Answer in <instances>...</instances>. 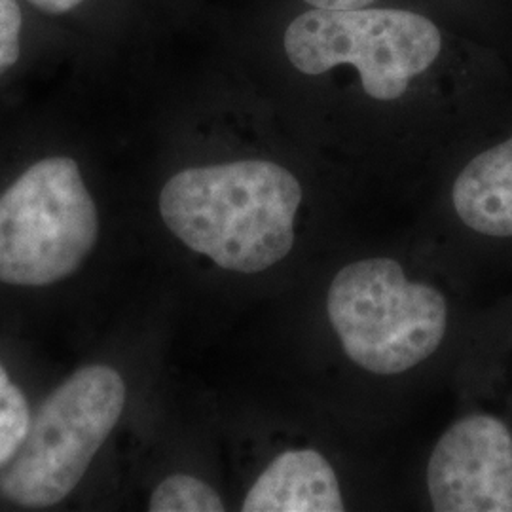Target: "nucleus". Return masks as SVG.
Masks as SVG:
<instances>
[{
	"label": "nucleus",
	"mask_w": 512,
	"mask_h": 512,
	"mask_svg": "<svg viewBox=\"0 0 512 512\" xmlns=\"http://www.w3.org/2000/svg\"><path fill=\"white\" fill-rule=\"evenodd\" d=\"M452 205L459 222L476 236L512 239V135L461 169Z\"/></svg>",
	"instance_id": "6e6552de"
},
{
	"label": "nucleus",
	"mask_w": 512,
	"mask_h": 512,
	"mask_svg": "<svg viewBox=\"0 0 512 512\" xmlns=\"http://www.w3.org/2000/svg\"><path fill=\"white\" fill-rule=\"evenodd\" d=\"M302 186L268 160L192 165L158 196L160 219L186 249L232 274L266 272L291 253Z\"/></svg>",
	"instance_id": "f257e3e1"
},
{
	"label": "nucleus",
	"mask_w": 512,
	"mask_h": 512,
	"mask_svg": "<svg viewBox=\"0 0 512 512\" xmlns=\"http://www.w3.org/2000/svg\"><path fill=\"white\" fill-rule=\"evenodd\" d=\"M283 44L300 73L317 76L353 65L368 97L395 101L437 61L442 35L431 19L416 12L313 8L294 19Z\"/></svg>",
	"instance_id": "39448f33"
},
{
	"label": "nucleus",
	"mask_w": 512,
	"mask_h": 512,
	"mask_svg": "<svg viewBox=\"0 0 512 512\" xmlns=\"http://www.w3.org/2000/svg\"><path fill=\"white\" fill-rule=\"evenodd\" d=\"M35 404H31L10 366L0 357V473L18 454L27 437Z\"/></svg>",
	"instance_id": "1a4fd4ad"
},
{
	"label": "nucleus",
	"mask_w": 512,
	"mask_h": 512,
	"mask_svg": "<svg viewBox=\"0 0 512 512\" xmlns=\"http://www.w3.org/2000/svg\"><path fill=\"white\" fill-rule=\"evenodd\" d=\"M31 16L19 0H0V78L21 63L31 37Z\"/></svg>",
	"instance_id": "9b49d317"
},
{
	"label": "nucleus",
	"mask_w": 512,
	"mask_h": 512,
	"mask_svg": "<svg viewBox=\"0 0 512 512\" xmlns=\"http://www.w3.org/2000/svg\"><path fill=\"white\" fill-rule=\"evenodd\" d=\"M31 14L44 18L74 19L88 14L95 0H19Z\"/></svg>",
	"instance_id": "f8f14e48"
},
{
	"label": "nucleus",
	"mask_w": 512,
	"mask_h": 512,
	"mask_svg": "<svg viewBox=\"0 0 512 512\" xmlns=\"http://www.w3.org/2000/svg\"><path fill=\"white\" fill-rule=\"evenodd\" d=\"M128 397L126 376L110 363L73 370L35 404L27 437L0 473V497L29 511L69 501L124 418Z\"/></svg>",
	"instance_id": "7ed1b4c3"
},
{
	"label": "nucleus",
	"mask_w": 512,
	"mask_h": 512,
	"mask_svg": "<svg viewBox=\"0 0 512 512\" xmlns=\"http://www.w3.org/2000/svg\"><path fill=\"white\" fill-rule=\"evenodd\" d=\"M344 499L329 459L289 450L262 471L241 503L245 512H342Z\"/></svg>",
	"instance_id": "0eeeda50"
},
{
	"label": "nucleus",
	"mask_w": 512,
	"mask_h": 512,
	"mask_svg": "<svg viewBox=\"0 0 512 512\" xmlns=\"http://www.w3.org/2000/svg\"><path fill=\"white\" fill-rule=\"evenodd\" d=\"M105 215L88 169L69 152L25 162L0 186V287L42 293L97 253Z\"/></svg>",
	"instance_id": "f03ea898"
},
{
	"label": "nucleus",
	"mask_w": 512,
	"mask_h": 512,
	"mask_svg": "<svg viewBox=\"0 0 512 512\" xmlns=\"http://www.w3.org/2000/svg\"><path fill=\"white\" fill-rule=\"evenodd\" d=\"M152 512H222L226 511L219 492L202 478L186 473L164 478L148 497Z\"/></svg>",
	"instance_id": "9d476101"
},
{
	"label": "nucleus",
	"mask_w": 512,
	"mask_h": 512,
	"mask_svg": "<svg viewBox=\"0 0 512 512\" xmlns=\"http://www.w3.org/2000/svg\"><path fill=\"white\" fill-rule=\"evenodd\" d=\"M330 325L349 359L372 374H401L444 342L448 302L439 289L410 281L391 258H366L334 275Z\"/></svg>",
	"instance_id": "20e7f679"
},
{
	"label": "nucleus",
	"mask_w": 512,
	"mask_h": 512,
	"mask_svg": "<svg viewBox=\"0 0 512 512\" xmlns=\"http://www.w3.org/2000/svg\"><path fill=\"white\" fill-rule=\"evenodd\" d=\"M313 8H325V10H355L366 8L374 0H306Z\"/></svg>",
	"instance_id": "ddd939ff"
},
{
	"label": "nucleus",
	"mask_w": 512,
	"mask_h": 512,
	"mask_svg": "<svg viewBox=\"0 0 512 512\" xmlns=\"http://www.w3.org/2000/svg\"><path fill=\"white\" fill-rule=\"evenodd\" d=\"M427 490L439 512H512V431L492 414H469L440 437Z\"/></svg>",
	"instance_id": "423d86ee"
}]
</instances>
